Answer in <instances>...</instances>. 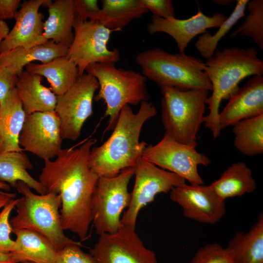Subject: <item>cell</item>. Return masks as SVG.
Masks as SVG:
<instances>
[{
  "instance_id": "6da1fadb",
  "label": "cell",
  "mask_w": 263,
  "mask_h": 263,
  "mask_svg": "<svg viewBox=\"0 0 263 263\" xmlns=\"http://www.w3.org/2000/svg\"><path fill=\"white\" fill-rule=\"evenodd\" d=\"M96 140L90 139L79 148L61 149L53 161H44L39 182L58 194L61 205V227L76 234L80 241L88 238L92 223V202L99 176L92 169L90 155Z\"/></svg>"
},
{
  "instance_id": "7a4b0ae2",
  "label": "cell",
  "mask_w": 263,
  "mask_h": 263,
  "mask_svg": "<svg viewBox=\"0 0 263 263\" xmlns=\"http://www.w3.org/2000/svg\"><path fill=\"white\" fill-rule=\"evenodd\" d=\"M156 114V107L148 101L140 103L136 113L129 105H125L110 137L91 149L90 164L93 170L99 177H113L124 169L135 167L148 145L139 141L142 127Z\"/></svg>"
},
{
  "instance_id": "3957f363",
  "label": "cell",
  "mask_w": 263,
  "mask_h": 263,
  "mask_svg": "<svg viewBox=\"0 0 263 263\" xmlns=\"http://www.w3.org/2000/svg\"><path fill=\"white\" fill-rule=\"evenodd\" d=\"M205 71L212 85L211 96L206 100L208 114L204 123L214 138L220 133L218 116L221 101L228 99L238 84L250 75H263V61L255 47L244 49L234 46L218 50L205 62Z\"/></svg>"
},
{
  "instance_id": "277c9868",
  "label": "cell",
  "mask_w": 263,
  "mask_h": 263,
  "mask_svg": "<svg viewBox=\"0 0 263 263\" xmlns=\"http://www.w3.org/2000/svg\"><path fill=\"white\" fill-rule=\"evenodd\" d=\"M135 62L146 78L159 86L212 90L205 71V62L185 53L172 54L161 48H153L139 53Z\"/></svg>"
},
{
  "instance_id": "5b68a950",
  "label": "cell",
  "mask_w": 263,
  "mask_h": 263,
  "mask_svg": "<svg viewBox=\"0 0 263 263\" xmlns=\"http://www.w3.org/2000/svg\"><path fill=\"white\" fill-rule=\"evenodd\" d=\"M15 188L22 196L18 198L16 215L10 219L13 229L34 230L47 238L58 252L69 244H81L64 234L59 212L61 200L58 194L50 191L35 194L21 181L18 182Z\"/></svg>"
},
{
  "instance_id": "8992f818",
  "label": "cell",
  "mask_w": 263,
  "mask_h": 263,
  "mask_svg": "<svg viewBox=\"0 0 263 263\" xmlns=\"http://www.w3.org/2000/svg\"><path fill=\"white\" fill-rule=\"evenodd\" d=\"M85 71L97 80L99 91L94 99L103 100L106 105L104 117H109L106 131L113 130L120 112L126 105L136 106L150 98L146 81L140 73L117 68L113 63H94Z\"/></svg>"
},
{
  "instance_id": "52a82bcc",
  "label": "cell",
  "mask_w": 263,
  "mask_h": 263,
  "mask_svg": "<svg viewBox=\"0 0 263 263\" xmlns=\"http://www.w3.org/2000/svg\"><path fill=\"white\" fill-rule=\"evenodd\" d=\"M159 87L162 95L161 118L165 133L179 143L196 147L209 91Z\"/></svg>"
},
{
  "instance_id": "ba28073f",
  "label": "cell",
  "mask_w": 263,
  "mask_h": 263,
  "mask_svg": "<svg viewBox=\"0 0 263 263\" xmlns=\"http://www.w3.org/2000/svg\"><path fill=\"white\" fill-rule=\"evenodd\" d=\"M134 167L122 170L113 177H99L92 202V222L99 235L112 233L122 226L121 215L131 199L128 185Z\"/></svg>"
},
{
  "instance_id": "9c48e42d",
  "label": "cell",
  "mask_w": 263,
  "mask_h": 263,
  "mask_svg": "<svg viewBox=\"0 0 263 263\" xmlns=\"http://www.w3.org/2000/svg\"><path fill=\"white\" fill-rule=\"evenodd\" d=\"M99 21H81L75 18L74 37L66 57L72 60L78 70L79 77L88 66L94 63H113L119 61L120 54L116 48L107 47L112 32Z\"/></svg>"
},
{
  "instance_id": "30bf717a",
  "label": "cell",
  "mask_w": 263,
  "mask_h": 263,
  "mask_svg": "<svg viewBox=\"0 0 263 263\" xmlns=\"http://www.w3.org/2000/svg\"><path fill=\"white\" fill-rule=\"evenodd\" d=\"M141 157L160 168L174 173L191 185H204L198 167L208 166L209 158L196 147L179 143L166 134L154 145H147Z\"/></svg>"
},
{
  "instance_id": "8fae6325",
  "label": "cell",
  "mask_w": 263,
  "mask_h": 263,
  "mask_svg": "<svg viewBox=\"0 0 263 263\" xmlns=\"http://www.w3.org/2000/svg\"><path fill=\"white\" fill-rule=\"evenodd\" d=\"M135 182L131 202L121 218L122 226L135 229L141 209L154 201L161 193H168L174 187L186 183L180 176L165 170L141 157L134 167Z\"/></svg>"
},
{
  "instance_id": "7c38bea8",
  "label": "cell",
  "mask_w": 263,
  "mask_h": 263,
  "mask_svg": "<svg viewBox=\"0 0 263 263\" xmlns=\"http://www.w3.org/2000/svg\"><path fill=\"white\" fill-rule=\"evenodd\" d=\"M98 89L97 79L84 73L66 92L57 96L55 111L60 119L62 140L75 141L80 136L83 124L93 113V99Z\"/></svg>"
},
{
  "instance_id": "4fadbf2b",
  "label": "cell",
  "mask_w": 263,
  "mask_h": 263,
  "mask_svg": "<svg viewBox=\"0 0 263 263\" xmlns=\"http://www.w3.org/2000/svg\"><path fill=\"white\" fill-rule=\"evenodd\" d=\"M97 263H158L133 229L122 226L116 232L99 235L90 253Z\"/></svg>"
},
{
  "instance_id": "5bb4252c",
  "label": "cell",
  "mask_w": 263,
  "mask_h": 263,
  "mask_svg": "<svg viewBox=\"0 0 263 263\" xmlns=\"http://www.w3.org/2000/svg\"><path fill=\"white\" fill-rule=\"evenodd\" d=\"M60 121L55 111L26 114L19 145L44 161L56 157L61 149Z\"/></svg>"
},
{
  "instance_id": "9a60e30c",
  "label": "cell",
  "mask_w": 263,
  "mask_h": 263,
  "mask_svg": "<svg viewBox=\"0 0 263 263\" xmlns=\"http://www.w3.org/2000/svg\"><path fill=\"white\" fill-rule=\"evenodd\" d=\"M170 199L181 207L185 217L200 223L215 224L226 212L225 201L209 186L185 183L170 191Z\"/></svg>"
},
{
  "instance_id": "2e32d148",
  "label": "cell",
  "mask_w": 263,
  "mask_h": 263,
  "mask_svg": "<svg viewBox=\"0 0 263 263\" xmlns=\"http://www.w3.org/2000/svg\"><path fill=\"white\" fill-rule=\"evenodd\" d=\"M227 18L221 13L207 16L198 6L197 13L187 19H165L152 16L147 30L150 35L160 32L168 34L176 41L179 53H184L188 45L195 37L208 33V28L219 27Z\"/></svg>"
},
{
  "instance_id": "e0dca14e",
  "label": "cell",
  "mask_w": 263,
  "mask_h": 263,
  "mask_svg": "<svg viewBox=\"0 0 263 263\" xmlns=\"http://www.w3.org/2000/svg\"><path fill=\"white\" fill-rule=\"evenodd\" d=\"M218 122L222 131L240 121L263 114V77L254 75L231 94Z\"/></svg>"
},
{
  "instance_id": "ac0fdd59",
  "label": "cell",
  "mask_w": 263,
  "mask_h": 263,
  "mask_svg": "<svg viewBox=\"0 0 263 263\" xmlns=\"http://www.w3.org/2000/svg\"><path fill=\"white\" fill-rule=\"evenodd\" d=\"M45 0L24 1L15 16V24L2 41L0 54L17 47L30 48L41 44L43 15L39 9Z\"/></svg>"
},
{
  "instance_id": "d6986e66",
  "label": "cell",
  "mask_w": 263,
  "mask_h": 263,
  "mask_svg": "<svg viewBox=\"0 0 263 263\" xmlns=\"http://www.w3.org/2000/svg\"><path fill=\"white\" fill-rule=\"evenodd\" d=\"M16 236L10 253L16 263H56L58 251L41 234L28 229H13Z\"/></svg>"
},
{
  "instance_id": "ffe728a7",
  "label": "cell",
  "mask_w": 263,
  "mask_h": 263,
  "mask_svg": "<svg viewBox=\"0 0 263 263\" xmlns=\"http://www.w3.org/2000/svg\"><path fill=\"white\" fill-rule=\"evenodd\" d=\"M42 79L26 70L18 76L16 89L26 114L55 111L57 96L42 84Z\"/></svg>"
},
{
  "instance_id": "44dd1931",
  "label": "cell",
  "mask_w": 263,
  "mask_h": 263,
  "mask_svg": "<svg viewBox=\"0 0 263 263\" xmlns=\"http://www.w3.org/2000/svg\"><path fill=\"white\" fill-rule=\"evenodd\" d=\"M25 117L15 87L0 106V153L22 151L19 137Z\"/></svg>"
},
{
  "instance_id": "7402d4cb",
  "label": "cell",
  "mask_w": 263,
  "mask_h": 263,
  "mask_svg": "<svg viewBox=\"0 0 263 263\" xmlns=\"http://www.w3.org/2000/svg\"><path fill=\"white\" fill-rule=\"evenodd\" d=\"M48 14L44 21L41 44L53 40L69 48L74 37V0H56L48 7Z\"/></svg>"
},
{
  "instance_id": "603a6c76",
  "label": "cell",
  "mask_w": 263,
  "mask_h": 263,
  "mask_svg": "<svg viewBox=\"0 0 263 263\" xmlns=\"http://www.w3.org/2000/svg\"><path fill=\"white\" fill-rule=\"evenodd\" d=\"M68 50V48L53 40L27 48L17 47L0 54V65L19 76L24 67L33 61L47 63L56 58L66 56Z\"/></svg>"
},
{
  "instance_id": "cb8c5ba5",
  "label": "cell",
  "mask_w": 263,
  "mask_h": 263,
  "mask_svg": "<svg viewBox=\"0 0 263 263\" xmlns=\"http://www.w3.org/2000/svg\"><path fill=\"white\" fill-rule=\"evenodd\" d=\"M226 248L234 263H263V213L248 232H238Z\"/></svg>"
},
{
  "instance_id": "d4e9b609",
  "label": "cell",
  "mask_w": 263,
  "mask_h": 263,
  "mask_svg": "<svg viewBox=\"0 0 263 263\" xmlns=\"http://www.w3.org/2000/svg\"><path fill=\"white\" fill-rule=\"evenodd\" d=\"M25 68L28 72L45 77L56 96L66 92L79 77L76 65L66 56L56 58L46 63H31Z\"/></svg>"
},
{
  "instance_id": "484cf974",
  "label": "cell",
  "mask_w": 263,
  "mask_h": 263,
  "mask_svg": "<svg viewBox=\"0 0 263 263\" xmlns=\"http://www.w3.org/2000/svg\"><path fill=\"white\" fill-rule=\"evenodd\" d=\"M209 186L219 198L225 201L253 192L256 188V182L247 165L244 162H236L228 167Z\"/></svg>"
},
{
  "instance_id": "4316f807",
  "label": "cell",
  "mask_w": 263,
  "mask_h": 263,
  "mask_svg": "<svg viewBox=\"0 0 263 263\" xmlns=\"http://www.w3.org/2000/svg\"><path fill=\"white\" fill-rule=\"evenodd\" d=\"M33 167L28 156L22 151L0 153V181L15 188L18 182L21 181L38 194H46L48 190L27 171Z\"/></svg>"
},
{
  "instance_id": "83f0119b",
  "label": "cell",
  "mask_w": 263,
  "mask_h": 263,
  "mask_svg": "<svg viewBox=\"0 0 263 263\" xmlns=\"http://www.w3.org/2000/svg\"><path fill=\"white\" fill-rule=\"evenodd\" d=\"M100 22L105 27L120 31L132 21L141 18L149 11L140 0H102Z\"/></svg>"
},
{
  "instance_id": "f1b7e54d",
  "label": "cell",
  "mask_w": 263,
  "mask_h": 263,
  "mask_svg": "<svg viewBox=\"0 0 263 263\" xmlns=\"http://www.w3.org/2000/svg\"><path fill=\"white\" fill-rule=\"evenodd\" d=\"M234 146L247 156L263 153V114L240 121L233 126Z\"/></svg>"
},
{
  "instance_id": "f546056e",
  "label": "cell",
  "mask_w": 263,
  "mask_h": 263,
  "mask_svg": "<svg viewBox=\"0 0 263 263\" xmlns=\"http://www.w3.org/2000/svg\"><path fill=\"white\" fill-rule=\"evenodd\" d=\"M230 15L219 27L218 30L211 35L209 33L202 34L195 42V47L201 56L208 58L215 53L219 41L231 29L236 22L244 16L248 0H238Z\"/></svg>"
},
{
  "instance_id": "4dcf8cb0",
  "label": "cell",
  "mask_w": 263,
  "mask_h": 263,
  "mask_svg": "<svg viewBox=\"0 0 263 263\" xmlns=\"http://www.w3.org/2000/svg\"><path fill=\"white\" fill-rule=\"evenodd\" d=\"M249 14L243 23L229 35L230 38L246 36L263 49V0H253L247 4Z\"/></svg>"
},
{
  "instance_id": "1f68e13d",
  "label": "cell",
  "mask_w": 263,
  "mask_h": 263,
  "mask_svg": "<svg viewBox=\"0 0 263 263\" xmlns=\"http://www.w3.org/2000/svg\"><path fill=\"white\" fill-rule=\"evenodd\" d=\"M188 263H233L226 248L213 243L200 248Z\"/></svg>"
},
{
  "instance_id": "d6a6232c",
  "label": "cell",
  "mask_w": 263,
  "mask_h": 263,
  "mask_svg": "<svg viewBox=\"0 0 263 263\" xmlns=\"http://www.w3.org/2000/svg\"><path fill=\"white\" fill-rule=\"evenodd\" d=\"M18 198L13 199L8 202L0 212V252L10 253L12 250L15 240L11 238L13 229L10 223L9 216L15 208Z\"/></svg>"
},
{
  "instance_id": "836d02e7",
  "label": "cell",
  "mask_w": 263,
  "mask_h": 263,
  "mask_svg": "<svg viewBox=\"0 0 263 263\" xmlns=\"http://www.w3.org/2000/svg\"><path fill=\"white\" fill-rule=\"evenodd\" d=\"M81 244H70L58 252L56 263H97L90 254L83 251Z\"/></svg>"
},
{
  "instance_id": "e575fe53",
  "label": "cell",
  "mask_w": 263,
  "mask_h": 263,
  "mask_svg": "<svg viewBox=\"0 0 263 263\" xmlns=\"http://www.w3.org/2000/svg\"><path fill=\"white\" fill-rule=\"evenodd\" d=\"M75 18L81 21H99L101 8L97 0H74Z\"/></svg>"
},
{
  "instance_id": "d590c367",
  "label": "cell",
  "mask_w": 263,
  "mask_h": 263,
  "mask_svg": "<svg viewBox=\"0 0 263 263\" xmlns=\"http://www.w3.org/2000/svg\"><path fill=\"white\" fill-rule=\"evenodd\" d=\"M142 5L152 16L165 19L175 18V12L171 0H140Z\"/></svg>"
},
{
  "instance_id": "8d00e7d4",
  "label": "cell",
  "mask_w": 263,
  "mask_h": 263,
  "mask_svg": "<svg viewBox=\"0 0 263 263\" xmlns=\"http://www.w3.org/2000/svg\"><path fill=\"white\" fill-rule=\"evenodd\" d=\"M18 76L0 65V104L4 101L10 92L16 87Z\"/></svg>"
},
{
  "instance_id": "74e56055",
  "label": "cell",
  "mask_w": 263,
  "mask_h": 263,
  "mask_svg": "<svg viewBox=\"0 0 263 263\" xmlns=\"http://www.w3.org/2000/svg\"><path fill=\"white\" fill-rule=\"evenodd\" d=\"M20 4V0H0V20L14 18Z\"/></svg>"
},
{
  "instance_id": "f35d334b",
  "label": "cell",
  "mask_w": 263,
  "mask_h": 263,
  "mask_svg": "<svg viewBox=\"0 0 263 263\" xmlns=\"http://www.w3.org/2000/svg\"><path fill=\"white\" fill-rule=\"evenodd\" d=\"M15 193H0V209L2 208L12 199L15 198Z\"/></svg>"
},
{
  "instance_id": "ab89813d",
  "label": "cell",
  "mask_w": 263,
  "mask_h": 263,
  "mask_svg": "<svg viewBox=\"0 0 263 263\" xmlns=\"http://www.w3.org/2000/svg\"><path fill=\"white\" fill-rule=\"evenodd\" d=\"M9 32L7 24L4 20H0V54L2 41L6 37Z\"/></svg>"
},
{
  "instance_id": "60d3db41",
  "label": "cell",
  "mask_w": 263,
  "mask_h": 263,
  "mask_svg": "<svg viewBox=\"0 0 263 263\" xmlns=\"http://www.w3.org/2000/svg\"><path fill=\"white\" fill-rule=\"evenodd\" d=\"M0 263H16L10 253L0 252Z\"/></svg>"
},
{
  "instance_id": "b9f144b4",
  "label": "cell",
  "mask_w": 263,
  "mask_h": 263,
  "mask_svg": "<svg viewBox=\"0 0 263 263\" xmlns=\"http://www.w3.org/2000/svg\"><path fill=\"white\" fill-rule=\"evenodd\" d=\"M213 2L221 6L229 5L233 2V0H215Z\"/></svg>"
},
{
  "instance_id": "7bdbcfd3",
  "label": "cell",
  "mask_w": 263,
  "mask_h": 263,
  "mask_svg": "<svg viewBox=\"0 0 263 263\" xmlns=\"http://www.w3.org/2000/svg\"><path fill=\"white\" fill-rule=\"evenodd\" d=\"M10 186L4 182L0 181V193L4 191L2 190L9 191L10 190Z\"/></svg>"
},
{
  "instance_id": "ee69618b",
  "label": "cell",
  "mask_w": 263,
  "mask_h": 263,
  "mask_svg": "<svg viewBox=\"0 0 263 263\" xmlns=\"http://www.w3.org/2000/svg\"><path fill=\"white\" fill-rule=\"evenodd\" d=\"M30 263V262H21V263Z\"/></svg>"
},
{
  "instance_id": "f6af8a7d",
  "label": "cell",
  "mask_w": 263,
  "mask_h": 263,
  "mask_svg": "<svg viewBox=\"0 0 263 263\" xmlns=\"http://www.w3.org/2000/svg\"><path fill=\"white\" fill-rule=\"evenodd\" d=\"M233 263H234L233 262Z\"/></svg>"
},
{
  "instance_id": "bcb514c9",
  "label": "cell",
  "mask_w": 263,
  "mask_h": 263,
  "mask_svg": "<svg viewBox=\"0 0 263 263\" xmlns=\"http://www.w3.org/2000/svg\"></svg>"
}]
</instances>
